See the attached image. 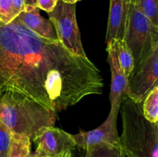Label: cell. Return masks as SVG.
Instances as JSON below:
<instances>
[{"label": "cell", "mask_w": 158, "mask_h": 157, "mask_svg": "<svg viewBox=\"0 0 158 157\" xmlns=\"http://www.w3.org/2000/svg\"><path fill=\"white\" fill-rule=\"evenodd\" d=\"M104 87L98 68L60 41L43 38L18 18L0 22V91L18 92L54 112L65 110Z\"/></svg>", "instance_id": "6da1fadb"}, {"label": "cell", "mask_w": 158, "mask_h": 157, "mask_svg": "<svg viewBox=\"0 0 158 157\" xmlns=\"http://www.w3.org/2000/svg\"><path fill=\"white\" fill-rule=\"evenodd\" d=\"M119 111L123 126L120 142L126 156L158 157V123H151L145 118L142 103L125 95Z\"/></svg>", "instance_id": "7a4b0ae2"}, {"label": "cell", "mask_w": 158, "mask_h": 157, "mask_svg": "<svg viewBox=\"0 0 158 157\" xmlns=\"http://www.w3.org/2000/svg\"><path fill=\"white\" fill-rule=\"evenodd\" d=\"M56 112L18 92H5L0 100V121L12 133L33 139L45 127L54 126Z\"/></svg>", "instance_id": "3957f363"}, {"label": "cell", "mask_w": 158, "mask_h": 157, "mask_svg": "<svg viewBox=\"0 0 158 157\" xmlns=\"http://www.w3.org/2000/svg\"><path fill=\"white\" fill-rule=\"evenodd\" d=\"M123 39L134 58L133 75L154 48L158 46V26H155L134 3L128 4Z\"/></svg>", "instance_id": "277c9868"}, {"label": "cell", "mask_w": 158, "mask_h": 157, "mask_svg": "<svg viewBox=\"0 0 158 157\" xmlns=\"http://www.w3.org/2000/svg\"><path fill=\"white\" fill-rule=\"evenodd\" d=\"M48 15L60 42L75 55L86 57L77 22L76 4H68L59 0L53 10Z\"/></svg>", "instance_id": "5b68a950"}, {"label": "cell", "mask_w": 158, "mask_h": 157, "mask_svg": "<svg viewBox=\"0 0 158 157\" xmlns=\"http://www.w3.org/2000/svg\"><path fill=\"white\" fill-rule=\"evenodd\" d=\"M158 86V46H155L136 72L128 78L125 95L142 103L148 94Z\"/></svg>", "instance_id": "8992f818"}, {"label": "cell", "mask_w": 158, "mask_h": 157, "mask_svg": "<svg viewBox=\"0 0 158 157\" xmlns=\"http://www.w3.org/2000/svg\"><path fill=\"white\" fill-rule=\"evenodd\" d=\"M32 140L37 146L35 154L40 155L56 157L77 147L71 134L53 126L40 129Z\"/></svg>", "instance_id": "52a82bcc"}, {"label": "cell", "mask_w": 158, "mask_h": 157, "mask_svg": "<svg viewBox=\"0 0 158 157\" xmlns=\"http://www.w3.org/2000/svg\"><path fill=\"white\" fill-rule=\"evenodd\" d=\"M117 114L110 112L107 119L98 128L89 132L80 131L78 134L72 135L76 146L86 149L97 145L107 144L121 146L117 129Z\"/></svg>", "instance_id": "ba28073f"}, {"label": "cell", "mask_w": 158, "mask_h": 157, "mask_svg": "<svg viewBox=\"0 0 158 157\" xmlns=\"http://www.w3.org/2000/svg\"><path fill=\"white\" fill-rule=\"evenodd\" d=\"M106 45L107 60L111 70V87L110 93L111 108L110 112L117 115L122 99L126 94L127 89L128 78L124 75L120 68L112 45L110 43H107Z\"/></svg>", "instance_id": "9c48e42d"}, {"label": "cell", "mask_w": 158, "mask_h": 157, "mask_svg": "<svg viewBox=\"0 0 158 157\" xmlns=\"http://www.w3.org/2000/svg\"><path fill=\"white\" fill-rule=\"evenodd\" d=\"M17 18L25 26L39 36L46 39L59 41L52 22L40 15L37 7L26 6Z\"/></svg>", "instance_id": "30bf717a"}, {"label": "cell", "mask_w": 158, "mask_h": 157, "mask_svg": "<svg viewBox=\"0 0 158 157\" xmlns=\"http://www.w3.org/2000/svg\"><path fill=\"white\" fill-rule=\"evenodd\" d=\"M127 12L128 3L126 0H110L106 43L114 39H123Z\"/></svg>", "instance_id": "8fae6325"}, {"label": "cell", "mask_w": 158, "mask_h": 157, "mask_svg": "<svg viewBox=\"0 0 158 157\" xmlns=\"http://www.w3.org/2000/svg\"><path fill=\"white\" fill-rule=\"evenodd\" d=\"M108 43L112 45L120 68L129 78L134 69V58L132 52L123 39H114Z\"/></svg>", "instance_id": "7c38bea8"}, {"label": "cell", "mask_w": 158, "mask_h": 157, "mask_svg": "<svg viewBox=\"0 0 158 157\" xmlns=\"http://www.w3.org/2000/svg\"><path fill=\"white\" fill-rule=\"evenodd\" d=\"M30 152V139L23 134L12 133L8 157H26Z\"/></svg>", "instance_id": "4fadbf2b"}, {"label": "cell", "mask_w": 158, "mask_h": 157, "mask_svg": "<svg viewBox=\"0 0 158 157\" xmlns=\"http://www.w3.org/2000/svg\"><path fill=\"white\" fill-rule=\"evenodd\" d=\"M85 152V157H126L121 146L107 143L89 147Z\"/></svg>", "instance_id": "5bb4252c"}, {"label": "cell", "mask_w": 158, "mask_h": 157, "mask_svg": "<svg viewBox=\"0 0 158 157\" xmlns=\"http://www.w3.org/2000/svg\"><path fill=\"white\" fill-rule=\"evenodd\" d=\"M142 111L145 118L151 123L158 122V86H155L142 103Z\"/></svg>", "instance_id": "9a60e30c"}, {"label": "cell", "mask_w": 158, "mask_h": 157, "mask_svg": "<svg viewBox=\"0 0 158 157\" xmlns=\"http://www.w3.org/2000/svg\"><path fill=\"white\" fill-rule=\"evenodd\" d=\"M134 4L158 26V0H136Z\"/></svg>", "instance_id": "2e32d148"}, {"label": "cell", "mask_w": 158, "mask_h": 157, "mask_svg": "<svg viewBox=\"0 0 158 157\" xmlns=\"http://www.w3.org/2000/svg\"><path fill=\"white\" fill-rule=\"evenodd\" d=\"M11 136V131L0 121V157H8Z\"/></svg>", "instance_id": "e0dca14e"}, {"label": "cell", "mask_w": 158, "mask_h": 157, "mask_svg": "<svg viewBox=\"0 0 158 157\" xmlns=\"http://www.w3.org/2000/svg\"><path fill=\"white\" fill-rule=\"evenodd\" d=\"M12 0H0V22L8 24L14 19Z\"/></svg>", "instance_id": "ac0fdd59"}, {"label": "cell", "mask_w": 158, "mask_h": 157, "mask_svg": "<svg viewBox=\"0 0 158 157\" xmlns=\"http://www.w3.org/2000/svg\"><path fill=\"white\" fill-rule=\"evenodd\" d=\"M59 0H37V8L47 13L52 12Z\"/></svg>", "instance_id": "d6986e66"}, {"label": "cell", "mask_w": 158, "mask_h": 157, "mask_svg": "<svg viewBox=\"0 0 158 157\" xmlns=\"http://www.w3.org/2000/svg\"><path fill=\"white\" fill-rule=\"evenodd\" d=\"M25 9V0H12V13L16 18Z\"/></svg>", "instance_id": "ffe728a7"}, {"label": "cell", "mask_w": 158, "mask_h": 157, "mask_svg": "<svg viewBox=\"0 0 158 157\" xmlns=\"http://www.w3.org/2000/svg\"><path fill=\"white\" fill-rule=\"evenodd\" d=\"M35 157H49V156H46V155H36V154H35ZM56 157H73L72 152H63V153L60 154V155H57V156Z\"/></svg>", "instance_id": "44dd1931"}, {"label": "cell", "mask_w": 158, "mask_h": 157, "mask_svg": "<svg viewBox=\"0 0 158 157\" xmlns=\"http://www.w3.org/2000/svg\"><path fill=\"white\" fill-rule=\"evenodd\" d=\"M26 6L37 7V0H25V7Z\"/></svg>", "instance_id": "7402d4cb"}, {"label": "cell", "mask_w": 158, "mask_h": 157, "mask_svg": "<svg viewBox=\"0 0 158 157\" xmlns=\"http://www.w3.org/2000/svg\"><path fill=\"white\" fill-rule=\"evenodd\" d=\"M62 1H63L66 3H68V4H76L77 2L81 1V0H62Z\"/></svg>", "instance_id": "603a6c76"}, {"label": "cell", "mask_w": 158, "mask_h": 157, "mask_svg": "<svg viewBox=\"0 0 158 157\" xmlns=\"http://www.w3.org/2000/svg\"><path fill=\"white\" fill-rule=\"evenodd\" d=\"M26 157H35V153H32V152H30V153L28 154Z\"/></svg>", "instance_id": "cb8c5ba5"}, {"label": "cell", "mask_w": 158, "mask_h": 157, "mask_svg": "<svg viewBox=\"0 0 158 157\" xmlns=\"http://www.w3.org/2000/svg\"><path fill=\"white\" fill-rule=\"evenodd\" d=\"M135 1L136 0H126V2L128 3V4H131V3H135Z\"/></svg>", "instance_id": "d4e9b609"}, {"label": "cell", "mask_w": 158, "mask_h": 157, "mask_svg": "<svg viewBox=\"0 0 158 157\" xmlns=\"http://www.w3.org/2000/svg\"><path fill=\"white\" fill-rule=\"evenodd\" d=\"M2 95H3V92L0 91V100H1V98H2Z\"/></svg>", "instance_id": "484cf974"}]
</instances>
